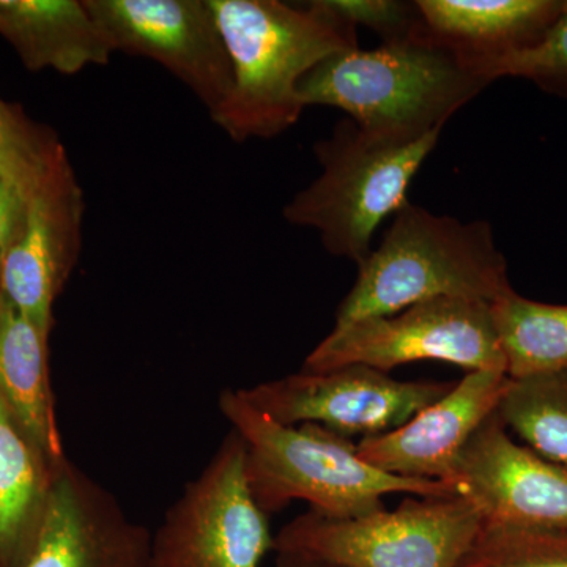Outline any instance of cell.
Returning a JSON list of instances; mask_svg holds the SVG:
<instances>
[{"instance_id":"1","label":"cell","mask_w":567,"mask_h":567,"mask_svg":"<svg viewBox=\"0 0 567 567\" xmlns=\"http://www.w3.org/2000/svg\"><path fill=\"white\" fill-rule=\"evenodd\" d=\"M208 3L233 65V91L212 121L235 142L287 132L305 110L298 89L306 74L331 55L360 48L357 28L324 0Z\"/></svg>"},{"instance_id":"2","label":"cell","mask_w":567,"mask_h":567,"mask_svg":"<svg viewBox=\"0 0 567 567\" xmlns=\"http://www.w3.org/2000/svg\"><path fill=\"white\" fill-rule=\"evenodd\" d=\"M219 409L246 450V477L267 516L301 499L328 518H357L385 509L390 494L454 495L440 481L390 475L358 456L357 443L315 423L287 425L265 415L241 390L224 391Z\"/></svg>"},{"instance_id":"3","label":"cell","mask_w":567,"mask_h":567,"mask_svg":"<svg viewBox=\"0 0 567 567\" xmlns=\"http://www.w3.org/2000/svg\"><path fill=\"white\" fill-rule=\"evenodd\" d=\"M427 29V28H425ZM491 84L429 32L404 43L339 52L301 81V104L347 112L361 132L412 144L442 132Z\"/></svg>"},{"instance_id":"4","label":"cell","mask_w":567,"mask_h":567,"mask_svg":"<svg viewBox=\"0 0 567 567\" xmlns=\"http://www.w3.org/2000/svg\"><path fill=\"white\" fill-rule=\"evenodd\" d=\"M513 290L491 223H462L406 203L379 248L358 265L336 324L398 315L439 298L492 305Z\"/></svg>"},{"instance_id":"5","label":"cell","mask_w":567,"mask_h":567,"mask_svg":"<svg viewBox=\"0 0 567 567\" xmlns=\"http://www.w3.org/2000/svg\"><path fill=\"white\" fill-rule=\"evenodd\" d=\"M442 132L412 144H394L361 132L346 118L315 152L322 174L284 208L295 226L319 230L328 252L360 265L388 216L409 200L410 183L434 151Z\"/></svg>"},{"instance_id":"6","label":"cell","mask_w":567,"mask_h":567,"mask_svg":"<svg viewBox=\"0 0 567 567\" xmlns=\"http://www.w3.org/2000/svg\"><path fill=\"white\" fill-rule=\"evenodd\" d=\"M481 528L483 518L464 496H416L357 518L308 511L275 536V551L341 567H457Z\"/></svg>"},{"instance_id":"7","label":"cell","mask_w":567,"mask_h":567,"mask_svg":"<svg viewBox=\"0 0 567 567\" xmlns=\"http://www.w3.org/2000/svg\"><path fill=\"white\" fill-rule=\"evenodd\" d=\"M417 361L507 374L491 305L439 298L410 306L398 315L334 324V330L308 354L303 371L364 364L391 372Z\"/></svg>"},{"instance_id":"8","label":"cell","mask_w":567,"mask_h":567,"mask_svg":"<svg viewBox=\"0 0 567 567\" xmlns=\"http://www.w3.org/2000/svg\"><path fill=\"white\" fill-rule=\"evenodd\" d=\"M275 551L268 516L246 477V450L237 432L167 511L152 537L151 567H260Z\"/></svg>"},{"instance_id":"9","label":"cell","mask_w":567,"mask_h":567,"mask_svg":"<svg viewBox=\"0 0 567 567\" xmlns=\"http://www.w3.org/2000/svg\"><path fill=\"white\" fill-rule=\"evenodd\" d=\"M453 382H401L364 364L303 371L245 388L249 402L278 423H315L352 440L393 432L450 393Z\"/></svg>"},{"instance_id":"10","label":"cell","mask_w":567,"mask_h":567,"mask_svg":"<svg viewBox=\"0 0 567 567\" xmlns=\"http://www.w3.org/2000/svg\"><path fill=\"white\" fill-rule=\"evenodd\" d=\"M112 52L147 58L218 114L233 65L208 0H84Z\"/></svg>"},{"instance_id":"11","label":"cell","mask_w":567,"mask_h":567,"mask_svg":"<svg viewBox=\"0 0 567 567\" xmlns=\"http://www.w3.org/2000/svg\"><path fill=\"white\" fill-rule=\"evenodd\" d=\"M453 486L488 527L567 528V466L517 445L496 412L466 443Z\"/></svg>"},{"instance_id":"12","label":"cell","mask_w":567,"mask_h":567,"mask_svg":"<svg viewBox=\"0 0 567 567\" xmlns=\"http://www.w3.org/2000/svg\"><path fill=\"white\" fill-rule=\"evenodd\" d=\"M84 212L69 158L24 200L20 230L0 268V293L48 336L55 298L80 256Z\"/></svg>"},{"instance_id":"13","label":"cell","mask_w":567,"mask_h":567,"mask_svg":"<svg viewBox=\"0 0 567 567\" xmlns=\"http://www.w3.org/2000/svg\"><path fill=\"white\" fill-rule=\"evenodd\" d=\"M152 536L111 492L66 458L24 567H151Z\"/></svg>"},{"instance_id":"14","label":"cell","mask_w":567,"mask_h":567,"mask_svg":"<svg viewBox=\"0 0 567 567\" xmlns=\"http://www.w3.org/2000/svg\"><path fill=\"white\" fill-rule=\"evenodd\" d=\"M507 382L506 372H468L409 423L360 440L358 456L390 475L453 486L462 451L498 409Z\"/></svg>"},{"instance_id":"15","label":"cell","mask_w":567,"mask_h":567,"mask_svg":"<svg viewBox=\"0 0 567 567\" xmlns=\"http://www.w3.org/2000/svg\"><path fill=\"white\" fill-rule=\"evenodd\" d=\"M429 35L492 81L496 63L544 39L566 0H417Z\"/></svg>"},{"instance_id":"16","label":"cell","mask_w":567,"mask_h":567,"mask_svg":"<svg viewBox=\"0 0 567 567\" xmlns=\"http://www.w3.org/2000/svg\"><path fill=\"white\" fill-rule=\"evenodd\" d=\"M0 37L33 73L74 76L114 54L84 0H0Z\"/></svg>"},{"instance_id":"17","label":"cell","mask_w":567,"mask_h":567,"mask_svg":"<svg viewBox=\"0 0 567 567\" xmlns=\"http://www.w3.org/2000/svg\"><path fill=\"white\" fill-rule=\"evenodd\" d=\"M44 334L0 293V395L22 431L52 464L63 454L55 421Z\"/></svg>"},{"instance_id":"18","label":"cell","mask_w":567,"mask_h":567,"mask_svg":"<svg viewBox=\"0 0 567 567\" xmlns=\"http://www.w3.org/2000/svg\"><path fill=\"white\" fill-rule=\"evenodd\" d=\"M55 466L33 445L0 395V567H24L31 558Z\"/></svg>"},{"instance_id":"19","label":"cell","mask_w":567,"mask_h":567,"mask_svg":"<svg viewBox=\"0 0 567 567\" xmlns=\"http://www.w3.org/2000/svg\"><path fill=\"white\" fill-rule=\"evenodd\" d=\"M491 311L507 377L567 371V305L539 303L513 289Z\"/></svg>"},{"instance_id":"20","label":"cell","mask_w":567,"mask_h":567,"mask_svg":"<svg viewBox=\"0 0 567 567\" xmlns=\"http://www.w3.org/2000/svg\"><path fill=\"white\" fill-rule=\"evenodd\" d=\"M496 416L529 450L567 466V371L509 377Z\"/></svg>"},{"instance_id":"21","label":"cell","mask_w":567,"mask_h":567,"mask_svg":"<svg viewBox=\"0 0 567 567\" xmlns=\"http://www.w3.org/2000/svg\"><path fill=\"white\" fill-rule=\"evenodd\" d=\"M65 159L69 153L51 126L33 121L20 104L0 99V177L22 200Z\"/></svg>"},{"instance_id":"22","label":"cell","mask_w":567,"mask_h":567,"mask_svg":"<svg viewBox=\"0 0 567 567\" xmlns=\"http://www.w3.org/2000/svg\"><path fill=\"white\" fill-rule=\"evenodd\" d=\"M457 567H567V528L483 525Z\"/></svg>"},{"instance_id":"23","label":"cell","mask_w":567,"mask_h":567,"mask_svg":"<svg viewBox=\"0 0 567 567\" xmlns=\"http://www.w3.org/2000/svg\"><path fill=\"white\" fill-rule=\"evenodd\" d=\"M524 78L551 95L567 99V0L565 10L535 47L496 63L492 81Z\"/></svg>"},{"instance_id":"24","label":"cell","mask_w":567,"mask_h":567,"mask_svg":"<svg viewBox=\"0 0 567 567\" xmlns=\"http://www.w3.org/2000/svg\"><path fill=\"white\" fill-rule=\"evenodd\" d=\"M338 17L354 28L364 25L380 37L382 44L404 43L427 32L417 2L402 0H324Z\"/></svg>"},{"instance_id":"25","label":"cell","mask_w":567,"mask_h":567,"mask_svg":"<svg viewBox=\"0 0 567 567\" xmlns=\"http://www.w3.org/2000/svg\"><path fill=\"white\" fill-rule=\"evenodd\" d=\"M24 213V200L0 177V268L6 254L17 238Z\"/></svg>"},{"instance_id":"26","label":"cell","mask_w":567,"mask_h":567,"mask_svg":"<svg viewBox=\"0 0 567 567\" xmlns=\"http://www.w3.org/2000/svg\"><path fill=\"white\" fill-rule=\"evenodd\" d=\"M275 567H341L333 563L322 561L312 557H306L300 554H287V551H276Z\"/></svg>"}]
</instances>
